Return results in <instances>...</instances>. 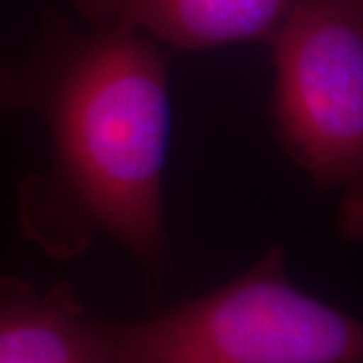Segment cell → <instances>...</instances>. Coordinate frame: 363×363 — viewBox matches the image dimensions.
Listing matches in <instances>:
<instances>
[{"label":"cell","mask_w":363,"mask_h":363,"mask_svg":"<svg viewBox=\"0 0 363 363\" xmlns=\"http://www.w3.org/2000/svg\"><path fill=\"white\" fill-rule=\"evenodd\" d=\"M0 109H28L51 133L55 172L23 188L25 228L65 216L67 257L97 230L150 269L166 264L174 109L157 43L128 30L52 25L28 55L0 61Z\"/></svg>","instance_id":"1"},{"label":"cell","mask_w":363,"mask_h":363,"mask_svg":"<svg viewBox=\"0 0 363 363\" xmlns=\"http://www.w3.org/2000/svg\"><path fill=\"white\" fill-rule=\"evenodd\" d=\"M272 247L245 274L156 317L105 323L113 363H362L357 319L291 283Z\"/></svg>","instance_id":"2"},{"label":"cell","mask_w":363,"mask_h":363,"mask_svg":"<svg viewBox=\"0 0 363 363\" xmlns=\"http://www.w3.org/2000/svg\"><path fill=\"white\" fill-rule=\"evenodd\" d=\"M274 125L321 190H343V236L363 233V0H295L267 40Z\"/></svg>","instance_id":"3"},{"label":"cell","mask_w":363,"mask_h":363,"mask_svg":"<svg viewBox=\"0 0 363 363\" xmlns=\"http://www.w3.org/2000/svg\"><path fill=\"white\" fill-rule=\"evenodd\" d=\"M295 0H71L91 28L128 30L184 51L271 39Z\"/></svg>","instance_id":"4"},{"label":"cell","mask_w":363,"mask_h":363,"mask_svg":"<svg viewBox=\"0 0 363 363\" xmlns=\"http://www.w3.org/2000/svg\"><path fill=\"white\" fill-rule=\"evenodd\" d=\"M0 363H113L97 321L67 283L39 293L0 277Z\"/></svg>","instance_id":"5"}]
</instances>
